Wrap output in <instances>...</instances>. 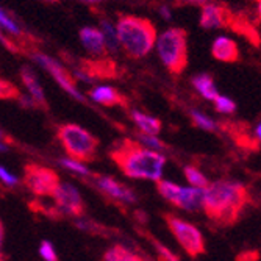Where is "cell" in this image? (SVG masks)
Masks as SVG:
<instances>
[{"mask_svg": "<svg viewBox=\"0 0 261 261\" xmlns=\"http://www.w3.org/2000/svg\"><path fill=\"white\" fill-rule=\"evenodd\" d=\"M246 185L234 180H216L203 189L202 208L205 215L219 225H233L249 203Z\"/></svg>", "mask_w": 261, "mask_h": 261, "instance_id": "6da1fadb", "label": "cell"}, {"mask_svg": "<svg viewBox=\"0 0 261 261\" xmlns=\"http://www.w3.org/2000/svg\"><path fill=\"white\" fill-rule=\"evenodd\" d=\"M110 156L125 175L138 180H161L166 164V158L160 152L142 147L133 139L119 141L111 149Z\"/></svg>", "mask_w": 261, "mask_h": 261, "instance_id": "7a4b0ae2", "label": "cell"}, {"mask_svg": "<svg viewBox=\"0 0 261 261\" xmlns=\"http://www.w3.org/2000/svg\"><path fill=\"white\" fill-rule=\"evenodd\" d=\"M119 47L133 60L144 58L155 45L156 30L149 19L138 16H122L116 23Z\"/></svg>", "mask_w": 261, "mask_h": 261, "instance_id": "3957f363", "label": "cell"}, {"mask_svg": "<svg viewBox=\"0 0 261 261\" xmlns=\"http://www.w3.org/2000/svg\"><path fill=\"white\" fill-rule=\"evenodd\" d=\"M155 49L161 63L172 74H180L188 64V35L183 29L164 30L155 39Z\"/></svg>", "mask_w": 261, "mask_h": 261, "instance_id": "277c9868", "label": "cell"}, {"mask_svg": "<svg viewBox=\"0 0 261 261\" xmlns=\"http://www.w3.org/2000/svg\"><path fill=\"white\" fill-rule=\"evenodd\" d=\"M57 138L69 158L80 163H89L96 158L99 139L77 124H64L58 128Z\"/></svg>", "mask_w": 261, "mask_h": 261, "instance_id": "5b68a950", "label": "cell"}, {"mask_svg": "<svg viewBox=\"0 0 261 261\" xmlns=\"http://www.w3.org/2000/svg\"><path fill=\"white\" fill-rule=\"evenodd\" d=\"M58 174L45 166L29 163L23 168V185L38 197H54L60 185Z\"/></svg>", "mask_w": 261, "mask_h": 261, "instance_id": "8992f818", "label": "cell"}, {"mask_svg": "<svg viewBox=\"0 0 261 261\" xmlns=\"http://www.w3.org/2000/svg\"><path fill=\"white\" fill-rule=\"evenodd\" d=\"M166 224H168L169 230L175 236V240L189 256H199L205 252L203 234L196 225L189 224L188 221L174 215L166 216Z\"/></svg>", "mask_w": 261, "mask_h": 261, "instance_id": "52a82bcc", "label": "cell"}, {"mask_svg": "<svg viewBox=\"0 0 261 261\" xmlns=\"http://www.w3.org/2000/svg\"><path fill=\"white\" fill-rule=\"evenodd\" d=\"M32 58H33V61H36L42 69H45L47 72H49V74L55 79V82H57L67 94H70V96H72L75 100H80V102L85 100L83 94L79 91V88H77V85H75L74 77L67 72L66 67H64L60 61L54 60L52 57L45 55V54H42V52H33V54H32Z\"/></svg>", "mask_w": 261, "mask_h": 261, "instance_id": "ba28073f", "label": "cell"}, {"mask_svg": "<svg viewBox=\"0 0 261 261\" xmlns=\"http://www.w3.org/2000/svg\"><path fill=\"white\" fill-rule=\"evenodd\" d=\"M58 211L70 216H82L85 211V203L79 189L70 183H60L54 194Z\"/></svg>", "mask_w": 261, "mask_h": 261, "instance_id": "9c48e42d", "label": "cell"}, {"mask_svg": "<svg viewBox=\"0 0 261 261\" xmlns=\"http://www.w3.org/2000/svg\"><path fill=\"white\" fill-rule=\"evenodd\" d=\"M200 27L205 30L222 29L228 23V8L218 2H208L200 10Z\"/></svg>", "mask_w": 261, "mask_h": 261, "instance_id": "30bf717a", "label": "cell"}, {"mask_svg": "<svg viewBox=\"0 0 261 261\" xmlns=\"http://www.w3.org/2000/svg\"><path fill=\"white\" fill-rule=\"evenodd\" d=\"M96 186L100 189V191L119 202H125V203H135L136 202V196L132 191L130 188H127L125 185L119 183L117 180L107 177V175H97L96 177Z\"/></svg>", "mask_w": 261, "mask_h": 261, "instance_id": "8fae6325", "label": "cell"}, {"mask_svg": "<svg viewBox=\"0 0 261 261\" xmlns=\"http://www.w3.org/2000/svg\"><path fill=\"white\" fill-rule=\"evenodd\" d=\"M211 55L221 63H234L240 58V49L231 38L221 35L211 44Z\"/></svg>", "mask_w": 261, "mask_h": 261, "instance_id": "7c38bea8", "label": "cell"}, {"mask_svg": "<svg viewBox=\"0 0 261 261\" xmlns=\"http://www.w3.org/2000/svg\"><path fill=\"white\" fill-rule=\"evenodd\" d=\"M80 41L83 44V47L86 49L88 54L94 55V57H102L107 50H105V42H103V36L100 33V30L97 27H83L80 30Z\"/></svg>", "mask_w": 261, "mask_h": 261, "instance_id": "4fadbf2b", "label": "cell"}, {"mask_svg": "<svg viewBox=\"0 0 261 261\" xmlns=\"http://www.w3.org/2000/svg\"><path fill=\"white\" fill-rule=\"evenodd\" d=\"M20 79H22V83L25 86L30 92V97L32 100L35 102V105L38 107H42V108H47V102H45V94H44V89L35 74V70L29 66H23L20 69Z\"/></svg>", "mask_w": 261, "mask_h": 261, "instance_id": "5bb4252c", "label": "cell"}, {"mask_svg": "<svg viewBox=\"0 0 261 261\" xmlns=\"http://www.w3.org/2000/svg\"><path fill=\"white\" fill-rule=\"evenodd\" d=\"M202 200H203V189H197L193 186H189V188L180 186L174 205L181 210L197 211L202 208Z\"/></svg>", "mask_w": 261, "mask_h": 261, "instance_id": "9a60e30c", "label": "cell"}, {"mask_svg": "<svg viewBox=\"0 0 261 261\" xmlns=\"http://www.w3.org/2000/svg\"><path fill=\"white\" fill-rule=\"evenodd\" d=\"M89 97L96 103H100L105 107H116V105L125 103V99L121 96V92L108 85H100V86L92 88L89 92Z\"/></svg>", "mask_w": 261, "mask_h": 261, "instance_id": "2e32d148", "label": "cell"}, {"mask_svg": "<svg viewBox=\"0 0 261 261\" xmlns=\"http://www.w3.org/2000/svg\"><path fill=\"white\" fill-rule=\"evenodd\" d=\"M132 119L138 125L142 135L156 136L161 132V122L153 116H149L142 111H132Z\"/></svg>", "mask_w": 261, "mask_h": 261, "instance_id": "e0dca14e", "label": "cell"}, {"mask_svg": "<svg viewBox=\"0 0 261 261\" xmlns=\"http://www.w3.org/2000/svg\"><path fill=\"white\" fill-rule=\"evenodd\" d=\"M193 86L200 94V96L203 99H206V100L215 102L216 97L219 96L218 88L215 85V80H213V77L208 75V74H199V75L193 77Z\"/></svg>", "mask_w": 261, "mask_h": 261, "instance_id": "ac0fdd59", "label": "cell"}, {"mask_svg": "<svg viewBox=\"0 0 261 261\" xmlns=\"http://www.w3.org/2000/svg\"><path fill=\"white\" fill-rule=\"evenodd\" d=\"M100 33L103 36V42H105V50L108 54H117V50L121 49L119 47V41H117V33H116V25L110 20V19H102L100 20Z\"/></svg>", "mask_w": 261, "mask_h": 261, "instance_id": "d6986e66", "label": "cell"}, {"mask_svg": "<svg viewBox=\"0 0 261 261\" xmlns=\"http://www.w3.org/2000/svg\"><path fill=\"white\" fill-rule=\"evenodd\" d=\"M102 261H147L136 252L124 247V246H113L103 253Z\"/></svg>", "mask_w": 261, "mask_h": 261, "instance_id": "ffe728a7", "label": "cell"}, {"mask_svg": "<svg viewBox=\"0 0 261 261\" xmlns=\"http://www.w3.org/2000/svg\"><path fill=\"white\" fill-rule=\"evenodd\" d=\"M185 177L186 180L191 183L193 188H197V189H205L208 186V178L202 174L200 169H197L196 166H186L185 168Z\"/></svg>", "mask_w": 261, "mask_h": 261, "instance_id": "44dd1931", "label": "cell"}, {"mask_svg": "<svg viewBox=\"0 0 261 261\" xmlns=\"http://www.w3.org/2000/svg\"><path fill=\"white\" fill-rule=\"evenodd\" d=\"M0 29H5L13 36H20L22 35V29L16 22V19L13 16H10L2 7H0Z\"/></svg>", "mask_w": 261, "mask_h": 261, "instance_id": "7402d4cb", "label": "cell"}, {"mask_svg": "<svg viewBox=\"0 0 261 261\" xmlns=\"http://www.w3.org/2000/svg\"><path fill=\"white\" fill-rule=\"evenodd\" d=\"M191 119H193L194 125H197L199 128H203V130H208V132H215L218 128V124L213 119H210L206 114L200 113V111L193 110L191 111Z\"/></svg>", "mask_w": 261, "mask_h": 261, "instance_id": "603a6c76", "label": "cell"}, {"mask_svg": "<svg viewBox=\"0 0 261 261\" xmlns=\"http://www.w3.org/2000/svg\"><path fill=\"white\" fill-rule=\"evenodd\" d=\"M60 164L64 166L66 169H69V171H72V172L79 174V175H85V177H86V175H91L89 169L86 168V166H85L83 163L75 161V160H72V158H63V160H60Z\"/></svg>", "mask_w": 261, "mask_h": 261, "instance_id": "cb8c5ba5", "label": "cell"}, {"mask_svg": "<svg viewBox=\"0 0 261 261\" xmlns=\"http://www.w3.org/2000/svg\"><path fill=\"white\" fill-rule=\"evenodd\" d=\"M215 108H216V111L218 113H222V114H231V113H234L236 111V103L230 99V97H227V96H219L216 97V100H215Z\"/></svg>", "mask_w": 261, "mask_h": 261, "instance_id": "d4e9b609", "label": "cell"}, {"mask_svg": "<svg viewBox=\"0 0 261 261\" xmlns=\"http://www.w3.org/2000/svg\"><path fill=\"white\" fill-rule=\"evenodd\" d=\"M19 96H20V94H19L17 88L13 83H10L8 80L0 79V99L10 100V99H16Z\"/></svg>", "mask_w": 261, "mask_h": 261, "instance_id": "484cf974", "label": "cell"}, {"mask_svg": "<svg viewBox=\"0 0 261 261\" xmlns=\"http://www.w3.org/2000/svg\"><path fill=\"white\" fill-rule=\"evenodd\" d=\"M139 144L146 149H150V150H160V149H164V144L158 139V136H149V135H141L139 136Z\"/></svg>", "mask_w": 261, "mask_h": 261, "instance_id": "4316f807", "label": "cell"}, {"mask_svg": "<svg viewBox=\"0 0 261 261\" xmlns=\"http://www.w3.org/2000/svg\"><path fill=\"white\" fill-rule=\"evenodd\" d=\"M39 255L42 256L44 261H58L57 252H55L52 243H49V241H42L41 243V246H39Z\"/></svg>", "mask_w": 261, "mask_h": 261, "instance_id": "83f0119b", "label": "cell"}, {"mask_svg": "<svg viewBox=\"0 0 261 261\" xmlns=\"http://www.w3.org/2000/svg\"><path fill=\"white\" fill-rule=\"evenodd\" d=\"M0 180H2L5 185H8V186H16L17 185V177L16 175H13L8 169H5L4 166H0Z\"/></svg>", "mask_w": 261, "mask_h": 261, "instance_id": "f1b7e54d", "label": "cell"}, {"mask_svg": "<svg viewBox=\"0 0 261 261\" xmlns=\"http://www.w3.org/2000/svg\"><path fill=\"white\" fill-rule=\"evenodd\" d=\"M158 14H160L164 20H171V19H172V10H171L169 5H166V4H163V5L158 7Z\"/></svg>", "mask_w": 261, "mask_h": 261, "instance_id": "f546056e", "label": "cell"}, {"mask_svg": "<svg viewBox=\"0 0 261 261\" xmlns=\"http://www.w3.org/2000/svg\"><path fill=\"white\" fill-rule=\"evenodd\" d=\"M180 5H197V7H203L205 4H208L210 0H177Z\"/></svg>", "mask_w": 261, "mask_h": 261, "instance_id": "4dcf8cb0", "label": "cell"}, {"mask_svg": "<svg viewBox=\"0 0 261 261\" xmlns=\"http://www.w3.org/2000/svg\"><path fill=\"white\" fill-rule=\"evenodd\" d=\"M4 236H5V228L4 224L0 221V256H2V246H4Z\"/></svg>", "mask_w": 261, "mask_h": 261, "instance_id": "1f68e13d", "label": "cell"}, {"mask_svg": "<svg viewBox=\"0 0 261 261\" xmlns=\"http://www.w3.org/2000/svg\"><path fill=\"white\" fill-rule=\"evenodd\" d=\"M80 2H83L86 5H97V4L102 2V0H80Z\"/></svg>", "mask_w": 261, "mask_h": 261, "instance_id": "d6a6232c", "label": "cell"}, {"mask_svg": "<svg viewBox=\"0 0 261 261\" xmlns=\"http://www.w3.org/2000/svg\"><path fill=\"white\" fill-rule=\"evenodd\" d=\"M5 150H8V147H7L5 144H2V142H0V152H5Z\"/></svg>", "mask_w": 261, "mask_h": 261, "instance_id": "836d02e7", "label": "cell"}, {"mask_svg": "<svg viewBox=\"0 0 261 261\" xmlns=\"http://www.w3.org/2000/svg\"><path fill=\"white\" fill-rule=\"evenodd\" d=\"M42 2H49V4H54V2H58V0H42Z\"/></svg>", "mask_w": 261, "mask_h": 261, "instance_id": "e575fe53", "label": "cell"}, {"mask_svg": "<svg viewBox=\"0 0 261 261\" xmlns=\"http://www.w3.org/2000/svg\"><path fill=\"white\" fill-rule=\"evenodd\" d=\"M2 138H4V132H2V130H0V139H2Z\"/></svg>", "mask_w": 261, "mask_h": 261, "instance_id": "d590c367", "label": "cell"}, {"mask_svg": "<svg viewBox=\"0 0 261 261\" xmlns=\"http://www.w3.org/2000/svg\"><path fill=\"white\" fill-rule=\"evenodd\" d=\"M0 38H2V32H0Z\"/></svg>", "mask_w": 261, "mask_h": 261, "instance_id": "8d00e7d4", "label": "cell"}]
</instances>
